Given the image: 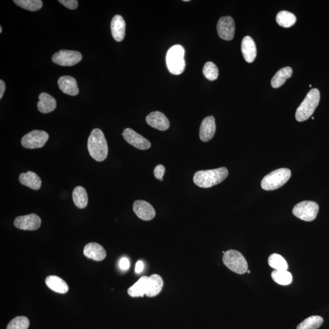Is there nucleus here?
Here are the masks:
<instances>
[{
    "label": "nucleus",
    "mask_w": 329,
    "mask_h": 329,
    "mask_svg": "<svg viewBox=\"0 0 329 329\" xmlns=\"http://www.w3.org/2000/svg\"><path fill=\"white\" fill-rule=\"evenodd\" d=\"M293 70L290 67L283 68L278 71L271 80V86L275 89L283 86L288 79L291 77Z\"/></svg>",
    "instance_id": "obj_24"
},
{
    "label": "nucleus",
    "mask_w": 329,
    "mask_h": 329,
    "mask_svg": "<svg viewBox=\"0 0 329 329\" xmlns=\"http://www.w3.org/2000/svg\"><path fill=\"white\" fill-rule=\"evenodd\" d=\"M216 130L215 118L213 116L204 119L201 123L200 130V137L204 142H207L214 137Z\"/></svg>",
    "instance_id": "obj_15"
},
{
    "label": "nucleus",
    "mask_w": 329,
    "mask_h": 329,
    "mask_svg": "<svg viewBox=\"0 0 329 329\" xmlns=\"http://www.w3.org/2000/svg\"><path fill=\"white\" fill-rule=\"evenodd\" d=\"M242 52L244 59L248 63H252L257 56V48L253 39L250 36H246L242 42Z\"/></svg>",
    "instance_id": "obj_20"
},
{
    "label": "nucleus",
    "mask_w": 329,
    "mask_h": 329,
    "mask_svg": "<svg viewBox=\"0 0 329 329\" xmlns=\"http://www.w3.org/2000/svg\"><path fill=\"white\" fill-rule=\"evenodd\" d=\"M82 58L81 54L76 51L62 50L53 56L52 61L61 66L71 67L81 62Z\"/></svg>",
    "instance_id": "obj_9"
},
{
    "label": "nucleus",
    "mask_w": 329,
    "mask_h": 329,
    "mask_svg": "<svg viewBox=\"0 0 329 329\" xmlns=\"http://www.w3.org/2000/svg\"><path fill=\"white\" fill-rule=\"evenodd\" d=\"M144 264L141 261H138L135 265V271L136 273H140L143 270Z\"/></svg>",
    "instance_id": "obj_37"
},
{
    "label": "nucleus",
    "mask_w": 329,
    "mask_h": 329,
    "mask_svg": "<svg viewBox=\"0 0 329 329\" xmlns=\"http://www.w3.org/2000/svg\"><path fill=\"white\" fill-rule=\"evenodd\" d=\"M203 72L204 76L209 81H215L218 77L219 71L214 62H208L204 65Z\"/></svg>",
    "instance_id": "obj_32"
},
{
    "label": "nucleus",
    "mask_w": 329,
    "mask_h": 329,
    "mask_svg": "<svg viewBox=\"0 0 329 329\" xmlns=\"http://www.w3.org/2000/svg\"><path fill=\"white\" fill-rule=\"evenodd\" d=\"M48 287L56 293L65 294L69 290L66 282L61 277L56 276H49L45 279Z\"/></svg>",
    "instance_id": "obj_22"
},
{
    "label": "nucleus",
    "mask_w": 329,
    "mask_h": 329,
    "mask_svg": "<svg viewBox=\"0 0 329 329\" xmlns=\"http://www.w3.org/2000/svg\"><path fill=\"white\" fill-rule=\"evenodd\" d=\"M163 281L159 275L153 274L150 276V289L147 297H154L162 290Z\"/></svg>",
    "instance_id": "obj_27"
},
{
    "label": "nucleus",
    "mask_w": 329,
    "mask_h": 329,
    "mask_svg": "<svg viewBox=\"0 0 329 329\" xmlns=\"http://www.w3.org/2000/svg\"><path fill=\"white\" fill-rule=\"evenodd\" d=\"M88 150L90 156L96 161H103L108 154V146L104 133L96 128L90 133L87 142Z\"/></svg>",
    "instance_id": "obj_1"
},
{
    "label": "nucleus",
    "mask_w": 329,
    "mask_h": 329,
    "mask_svg": "<svg viewBox=\"0 0 329 329\" xmlns=\"http://www.w3.org/2000/svg\"><path fill=\"white\" fill-rule=\"evenodd\" d=\"M164 172H166V169H164V166H163L162 164H158V166H156L154 169V177L156 179H157V180L162 181Z\"/></svg>",
    "instance_id": "obj_35"
},
{
    "label": "nucleus",
    "mask_w": 329,
    "mask_h": 329,
    "mask_svg": "<svg viewBox=\"0 0 329 329\" xmlns=\"http://www.w3.org/2000/svg\"><path fill=\"white\" fill-rule=\"evenodd\" d=\"M185 51L180 45H176L170 48L167 52L166 61L170 72L175 75H181L186 68L184 60Z\"/></svg>",
    "instance_id": "obj_4"
},
{
    "label": "nucleus",
    "mask_w": 329,
    "mask_h": 329,
    "mask_svg": "<svg viewBox=\"0 0 329 329\" xmlns=\"http://www.w3.org/2000/svg\"><path fill=\"white\" fill-rule=\"evenodd\" d=\"M146 123L150 126L159 130H167L170 127V121L163 113L158 111L149 113L146 118Z\"/></svg>",
    "instance_id": "obj_14"
},
{
    "label": "nucleus",
    "mask_w": 329,
    "mask_h": 329,
    "mask_svg": "<svg viewBox=\"0 0 329 329\" xmlns=\"http://www.w3.org/2000/svg\"><path fill=\"white\" fill-rule=\"evenodd\" d=\"M319 212V206L313 201H305L300 202L293 209L295 217L305 221H313L317 217Z\"/></svg>",
    "instance_id": "obj_7"
},
{
    "label": "nucleus",
    "mask_w": 329,
    "mask_h": 329,
    "mask_svg": "<svg viewBox=\"0 0 329 329\" xmlns=\"http://www.w3.org/2000/svg\"><path fill=\"white\" fill-rule=\"evenodd\" d=\"M119 266L122 270H127L130 267V262L126 257H123L119 262Z\"/></svg>",
    "instance_id": "obj_36"
},
{
    "label": "nucleus",
    "mask_w": 329,
    "mask_h": 329,
    "mask_svg": "<svg viewBox=\"0 0 329 329\" xmlns=\"http://www.w3.org/2000/svg\"><path fill=\"white\" fill-rule=\"evenodd\" d=\"M59 2L69 10H76L78 7L77 0H59Z\"/></svg>",
    "instance_id": "obj_34"
},
{
    "label": "nucleus",
    "mask_w": 329,
    "mask_h": 329,
    "mask_svg": "<svg viewBox=\"0 0 329 329\" xmlns=\"http://www.w3.org/2000/svg\"><path fill=\"white\" fill-rule=\"evenodd\" d=\"M84 255L88 259L100 262L106 258V252L100 244L89 243L84 247Z\"/></svg>",
    "instance_id": "obj_17"
},
{
    "label": "nucleus",
    "mask_w": 329,
    "mask_h": 329,
    "mask_svg": "<svg viewBox=\"0 0 329 329\" xmlns=\"http://www.w3.org/2000/svg\"><path fill=\"white\" fill-rule=\"evenodd\" d=\"M14 2L23 9L33 12L41 10L43 6L41 0H14Z\"/></svg>",
    "instance_id": "obj_31"
},
{
    "label": "nucleus",
    "mask_w": 329,
    "mask_h": 329,
    "mask_svg": "<svg viewBox=\"0 0 329 329\" xmlns=\"http://www.w3.org/2000/svg\"><path fill=\"white\" fill-rule=\"evenodd\" d=\"M218 35L221 39L225 41H231L235 34V23L234 19L230 16L222 17L217 24Z\"/></svg>",
    "instance_id": "obj_10"
},
{
    "label": "nucleus",
    "mask_w": 329,
    "mask_h": 329,
    "mask_svg": "<svg viewBox=\"0 0 329 329\" xmlns=\"http://www.w3.org/2000/svg\"><path fill=\"white\" fill-rule=\"evenodd\" d=\"M133 211L140 219L150 221L155 217V211L153 207L146 201L138 200L133 205Z\"/></svg>",
    "instance_id": "obj_13"
},
{
    "label": "nucleus",
    "mask_w": 329,
    "mask_h": 329,
    "mask_svg": "<svg viewBox=\"0 0 329 329\" xmlns=\"http://www.w3.org/2000/svg\"><path fill=\"white\" fill-rule=\"evenodd\" d=\"M2 33V27H0V33Z\"/></svg>",
    "instance_id": "obj_39"
},
{
    "label": "nucleus",
    "mask_w": 329,
    "mask_h": 329,
    "mask_svg": "<svg viewBox=\"0 0 329 329\" xmlns=\"http://www.w3.org/2000/svg\"><path fill=\"white\" fill-rule=\"evenodd\" d=\"M6 90V84L3 80H0V99L4 96Z\"/></svg>",
    "instance_id": "obj_38"
},
{
    "label": "nucleus",
    "mask_w": 329,
    "mask_h": 329,
    "mask_svg": "<svg viewBox=\"0 0 329 329\" xmlns=\"http://www.w3.org/2000/svg\"><path fill=\"white\" fill-rule=\"evenodd\" d=\"M228 170L225 167L198 171L194 175V182L201 188H210L222 183L228 177Z\"/></svg>",
    "instance_id": "obj_2"
},
{
    "label": "nucleus",
    "mask_w": 329,
    "mask_h": 329,
    "mask_svg": "<svg viewBox=\"0 0 329 329\" xmlns=\"http://www.w3.org/2000/svg\"><path fill=\"white\" fill-rule=\"evenodd\" d=\"M49 135L44 130H35L22 138V146L27 149L41 148L47 142Z\"/></svg>",
    "instance_id": "obj_8"
},
{
    "label": "nucleus",
    "mask_w": 329,
    "mask_h": 329,
    "mask_svg": "<svg viewBox=\"0 0 329 329\" xmlns=\"http://www.w3.org/2000/svg\"><path fill=\"white\" fill-rule=\"evenodd\" d=\"M57 103L55 98L47 93H42L39 95L38 108L42 113L52 112L56 108Z\"/></svg>",
    "instance_id": "obj_21"
},
{
    "label": "nucleus",
    "mask_w": 329,
    "mask_h": 329,
    "mask_svg": "<svg viewBox=\"0 0 329 329\" xmlns=\"http://www.w3.org/2000/svg\"><path fill=\"white\" fill-rule=\"evenodd\" d=\"M110 28L113 39L117 42L123 41L125 36L126 24L121 16L116 15L113 17Z\"/></svg>",
    "instance_id": "obj_19"
},
{
    "label": "nucleus",
    "mask_w": 329,
    "mask_h": 329,
    "mask_svg": "<svg viewBox=\"0 0 329 329\" xmlns=\"http://www.w3.org/2000/svg\"><path fill=\"white\" fill-rule=\"evenodd\" d=\"M59 89L65 94L76 96L79 93L77 82L70 76H62L58 81Z\"/></svg>",
    "instance_id": "obj_18"
},
{
    "label": "nucleus",
    "mask_w": 329,
    "mask_h": 329,
    "mask_svg": "<svg viewBox=\"0 0 329 329\" xmlns=\"http://www.w3.org/2000/svg\"><path fill=\"white\" fill-rule=\"evenodd\" d=\"M150 289V277L143 276L134 285L130 286L127 290V293L130 296L143 297L145 294L147 296Z\"/></svg>",
    "instance_id": "obj_16"
},
{
    "label": "nucleus",
    "mask_w": 329,
    "mask_h": 329,
    "mask_svg": "<svg viewBox=\"0 0 329 329\" xmlns=\"http://www.w3.org/2000/svg\"><path fill=\"white\" fill-rule=\"evenodd\" d=\"M272 279L278 284L288 285L293 280L291 274L287 270H274L271 273Z\"/></svg>",
    "instance_id": "obj_28"
},
{
    "label": "nucleus",
    "mask_w": 329,
    "mask_h": 329,
    "mask_svg": "<svg viewBox=\"0 0 329 329\" xmlns=\"http://www.w3.org/2000/svg\"><path fill=\"white\" fill-rule=\"evenodd\" d=\"M41 218L35 214L18 217L14 221L17 228L25 231H36L41 227Z\"/></svg>",
    "instance_id": "obj_12"
},
{
    "label": "nucleus",
    "mask_w": 329,
    "mask_h": 329,
    "mask_svg": "<svg viewBox=\"0 0 329 329\" xmlns=\"http://www.w3.org/2000/svg\"><path fill=\"white\" fill-rule=\"evenodd\" d=\"M122 135L123 136L124 140L127 143L131 144L136 148L140 150H146L151 147V144L148 140L143 137L142 135L138 134L130 128H126L124 130Z\"/></svg>",
    "instance_id": "obj_11"
},
{
    "label": "nucleus",
    "mask_w": 329,
    "mask_h": 329,
    "mask_svg": "<svg viewBox=\"0 0 329 329\" xmlns=\"http://www.w3.org/2000/svg\"><path fill=\"white\" fill-rule=\"evenodd\" d=\"M223 261L224 264L235 273L243 274L248 271V263L240 252L235 250L225 252L223 257Z\"/></svg>",
    "instance_id": "obj_6"
},
{
    "label": "nucleus",
    "mask_w": 329,
    "mask_h": 329,
    "mask_svg": "<svg viewBox=\"0 0 329 329\" xmlns=\"http://www.w3.org/2000/svg\"><path fill=\"white\" fill-rule=\"evenodd\" d=\"M248 272V273L250 274L251 273V271L250 270H248L247 271Z\"/></svg>",
    "instance_id": "obj_40"
},
{
    "label": "nucleus",
    "mask_w": 329,
    "mask_h": 329,
    "mask_svg": "<svg viewBox=\"0 0 329 329\" xmlns=\"http://www.w3.org/2000/svg\"><path fill=\"white\" fill-rule=\"evenodd\" d=\"M276 22L279 26L283 28H290L296 22V16L288 11H282L277 14Z\"/></svg>",
    "instance_id": "obj_26"
},
{
    "label": "nucleus",
    "mask_w": 329,
    "mask_h": 329,
    "mask_svg": "<svg viewBox=\"0 0 329 329\" xmlns=\"http://www.w3.org/2000/svg\"><path fill=\"white\" fill-rule=\"evenodd\" d=\"M324 319L320 316H311L303 320L296 329H317L321 326Z\"/></svg>",
    "instance_id": "obj_29"
},
{
    "label": "nucleus",
    "mask_w": 329,
    "mask_h": 329,
    "mask_svg": "<svg viewBox=\"0 0 329 329\" xmlns=\"http://www.w3.org/2000/svg\"><path fill=\"white\" fill-rule=\"evenodd\" d=\"M74 204L79 209L86 208L88 204V195L84 187H76L72 194Z\"/></svg>",
    "instance_id": "obj_25"
},
{
    "label": "nucleus",
    "mask_w": 329,
    "mask_h": 329,
    "mask_svg": "<svg viewBox=\"0 0 329 329\" xmlns=\"http://www.w3.org/2000/svg\"><path fill=\"white\" fill-rule=\"evenodd\" d=\"M20 183L29 188L38 191L42 186V181L39 176L32 172L22 174L19 177Z\"/></svg>",
    "instance_id": "obj_23"
},
{
    "label": "nucleus",
    "mask_w": 329,
    "mask_h": 329,
    "mask_svg": "<svg viewBox=\"0 0 329 329\" xmlns=\"http://www.w3.org/2000/svg\"><path fill=\"white\" fill-rule=\"evenodd\" d=\"M291 172L288 169H280L266 176L263 179L261 186L265 191H274L284 185L290 180Z\"/></svg>",
    "instance_id": "obj_5"
},
{
    "label": "nucleus",
    "mask_w": 329,
    "mask_h": 329,
    "mask_svg": "<svg viewBox=\"0 0 329 329\" xmlns=\"http://www.w3.org/2000/svg\"><path fill=\"white\" fill-rule=\"evenodd\" d=\"M30 320L26 316H17L11 320L7 329H28Z\"/></svg>",
    "instance_id": "obj_33"
},
{
    "label": "nucleus",
    "mask_w": 329,
    "mask_h": 329,
    "mask_svg": "<svg viewBox=\"0 0 329 329\" xmlns=\"http://www.w3.org/2000/svg\"><path fill=\"white\" fill-rule=\"evenodd\" d=\"M269 265L275 270H287L288 265L286 261L279 254H273L268 259Z\"/></svg>",
    "instance_id": "obj_30"
},
{
    "label": "nucleus",
    "mask_w": 329,
    "mask_h": 329,
    "mask_svg": "<svg viewBox=\"0 0 329 329\" xmlns=\"http://www.w3.org/2000/svg\"><path fill=\"white\" fill-rule=\"evenodd\" d=\"M320 100V93L317 89L310 90L304 100L296 110V119L299 122L308 120L318 106Z\"/></svg>",
    "instance_id": "obj_3"
}]
</instances>
